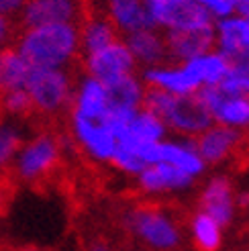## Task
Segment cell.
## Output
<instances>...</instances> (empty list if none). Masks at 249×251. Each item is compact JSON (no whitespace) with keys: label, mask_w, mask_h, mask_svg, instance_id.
<instances>
[{"label":"cell","mask_w":249,"mask_h":251,"mask_svg":"<svg viewBox=\"0 0 249 251\" xmlns=\"http://www.w3.org/2000/svg\"><path fill=\"white\" fill-rule=\"evenodd\" d=\"M80 33L72 23L43 25V27L27 29L19 41L21 57L29 68L47 70L61 68L78 51Z\"/></svg>","instance_id":"1"},{"label":"cell","mask_w":249,"mask_h":251,"mask_svg":"<svg viewBox=\"0 0 249 251\" xmlns=\"http://www.w3.org/2000/svg\"><path fill=\"white\" fill-rule=\"evenodd\" d=\"M231 4L239 17H249V0H231Z\"/></svg>","instance_id":"31"},{"label":"cell","mask_w":249,"mask_h":251,"mask_svg":"<svg viewBox=\"0 0 249 251\" xmlns=\"http://www.w3.org/2000/svg\"><path fill=\"white\" fill-rule=\"evenodd\" d=\"M31 104L41 112H57L70 100V78L64 70L31 68L27 84H25Z\"/></svg>","instance_id":"3"},{"label":"cell","mask_w":249,"mask_h":251,"mask_svg":"<svg viewBox=\"0 0 249 251\" xmlns=\"http://www.w3.org/2000/svg\"><path fill=\"white\" fill-rule=\"evenodd\" d=\"M31 68L21 57L17 49H2L0 51V92H10L25 88Z\"/></svg>","instance_id":"21"},{"label":"cell","mask_w":249,"mask_h":251,"mask_svg":"<svg viewBox=\"0 0 249 251\" xmlns=\"http://www.w3.org/2000/svg\"><path fill=\"white\" fill-rule=\"evenodd\" d=\"M215 43H217L215 23L204 25V27H194V29L168 31V37H166L168 55H174L176 59H182V61L210 53Z\"/></svg>","instance_id":"8"},{"label":"cell","mask_w":249,"mask_h":251,"mask_svg":"<svg viewBox=\"0 0 249 251\" xmlns=\"http://www.w3.org/2000/svg\"><path fill=\"white\" fill-rule=\"evenodd\" d=\"M10 35V25H8V19L4 15H0V45H2Z\"/></svg>","instance_id":"32"},{"label":"cell","mask_w":249,"mask_h":251,"mask_svg":"<svg viewBox=\"0 0 249 251\" xmlns=\"http://www.w3.org/2000/svg\"><path fill=\"white\" fill-rule=\"evenodd\" d=\"M145 6L155 27H166L168 31L213 25V17L196 0H145Z\"/></svg>","instance_id":"4"},{"label":"cell","mask_w":249,"mask_h":251,"mask_svg":"<svg viewBox=\"0 0 249 251\" xmlns=\"http://www.w3.org/2000/svg\"><path fill=\"white\" fill-rule=\"evenodd\" d=\"M23 12V25L27 29L43 27V25L72 23L78 17V0H27Z\"/></svg>","instance_id":"9"},{"label":"cell","mask_w":249,"mask_h":251,"mask_svg":"<svg viewBox=\"0 0 249 251\" xmlns=\"http://www.w3.org/2000/svg\"><path fill=\"white\" fill-rule=\"evenodd\" d=\"M247 19H249V17H247Z\"/></svg>","instance_id":"37"},{"label":"cell","mask_w":249,"mask_h":251,"mask_svg":"<svg viewBox=\"0 0 249 251\" xmlns=\"http://www.w3.org/2000/svg\"><path fill=\"white\" fill-rule=\"evenodd\" d=\"M74 133H76L80 145L94 159L110 161L117 147V139L100 121L86 119L78 112H74Z\"/></svg>","instance_id":"10"},{"label":"cell","mask_w":249,"mask_h":251,"mask_svg":"<svg viewBox=\"0 0 249 251\" xmlns=\"http://www.w3.org/2000/svg\"><path fill=\"white\" fill-rule=\"evenodd\" d=\"M108 108V100H106V88L94 78H86L80 86V92L76 96V108L74 112L92 119V121H100L104 117V112Z\"/></svg>","instance_id":"17"},{"label":"cell","mask_w":249,"mask_h":251,"mask_svg":"<svg viewBox=\"0 0 249 251\" xmlns=\"http://www.w3.org/2000/svg\"><path fill=\"white\" fill-rule=\"evenodd\" d=\"M161 161L172 164L184 170L190 176H200L206 168L202 157L198 155L194 141H182V143H164L161 141Z\"/></svg>","instance_id":"20"},{"label":"cell","mask_w":249,"mask_h":251,"mask_svg":"<svg viewBox=\"0 0 249 251\" xmlns=\"http://www.w3.org/2000/svg\"><path fill=\"white\" fill-rule=\"evenodd\" d=\"M27 0H0V15H12V12H17L25 6Z\"/></svg>","instance_id":"30"},{"label":"cell","mask_w":249,"mask_h":251,"mask_svg":"<svg viewBox=\"0 0 249 251\" xmlns=\"http://www.w3.org/2000/svg\"><path fill=\"white\" fill-rule=\"evenodd\" d=\"M104 88H106L108 108H129V110H139L141 108L143 88L133 74H127V76L110 82Z\"/></svg>","instance_id":"19"},{"label":"cell","mask_w":249,"mask_h":251,"mask_svg":"<svg viewBox=\"0 0 249 251\" xmlns=\"http://www.w3.org/2000/svg\"><path fill=\"white\" fill-rule=\"evenodd\" d=\"M88 251H113V247H110L104 239H96V241H92V243H90Z\"/></svg>","instance_id":"33"},{"label":"cell","mask_w":249,"mask_h":251,"mask_svg":"<svg viewBox=\"0 0 249 251\" xmlns=\"http://www.w3.org/2000/svg\"><path fill=\"white\" fill-rule=\"evenodd\" d=\"M127 227L145 245L157 251H172L180 243V231L176 223L157 208H135L127 215Z\"/></svg>","instance_id":"2"},{"label":"cell","mask_w":249,"mask_h":251,"mask_svg":"<svg viewBox=\"0 0 249 251\" xmlns=\"http://www.w3.org/2000/svg\"><path fill=\"white\" fill-rule=\"evenodd\" d=\"M21 147L19 129L12 125H0V168L8 166V161L17 155Z\"/></svg>","instance_id":"26"},{"label":"cell","mask_w":249,"mask_h":251,"mask_svg":"<svg viewBox=\"0 0 249 251\" xmlns=\"http://www.w3.org/2000/svg\"><path fill=\"white\" fill-rule=\"evenodd\" d=\"M184 68L192 74V78L200 86H208V84H219L225 80L231 64L221 53H204L194 59H188Z\"/></svg>","instance_id":"18"},{"label":"cell","mask_w":249,"mask_h":251,"mask_svg":"<svg viewBox=\"0 0 249 251\" xmlns=\"http://www.w3.org/2000/svg\"><path fill=\"white\" fill-rule=\"evenodd\" d=\"M137 178H139L141 190H145L149 194L184 190V188H190L194 182V176L186 174L184 170L172 166V164H166V161H157V164L147 166Z\"/></svg>","instance_id":"12"},{"label":"cell","mask_w":249,"mask_h":251,"mask_svg":"<svg viewBox=\"0 0 249 251\" xmlns=\"http://www.w3.org/2000/svg\"><path fill=\"white\" fill-rule=\"evenodd\" d=\"M200 206L221 227L231 225L235 217V196H233V186L225 176H217L204 186L200 196Z\"/></svg>","instance_id":"11"},{"label":"cell","mask_w":249,"mask_h":251,"mask_svg":"<svg viewBox=\"0 0 249 251\" xmlns=\"http://www.w3.org/2000/svg\"><path fill=\"white\" fill-rule=\"evenodd\" d=\"M210 17L213 19H227V17H233V4L231 0H196Z\"/></svg>","instance_id":"29"},{"label":"cell","mask_w":249,"mask_h":251,"mask_svg":"<svg viewBox=\"0 0 249 251\" xmlns=\"http://www.w3.org/2000/svg\"><path fill=\"white\" fill-rule=\"evenodd\" d=\"M124 43L131 49L135 61H141L145 66H157L168 57L166 39H161L155 33V29L127 33V41Z\"/></svg>","instance_id":"15"},{"label":"cell","mask_w":249,"mask_h":251,"mask_svg":"<svg viewBox=\"0 0 249 251\" xmlns=\"http://www.w3.org/2000/svg\"><path fill=\"white\" fill-rule=\"evenodd\" d=\"M192 239L198 251H219L223 243V227L204 210L196 212L190 223Z\"/></svg>","instance_id":"22"},{"label":"cell","mask_w":249,"mask_h":251,"mask_svg":"<svg viewBox=\"0 0 249 251\" xmlns=\"http://www.w3.org/2000/svg\"><path fill=\"white\" fill-rule=\"evenodd\" d=\"M110 19L124 33L155 29V23L145 6V0H108Z\"/></svg>","instance_id":"14"},{"label":"cell","mask_w":249,"mask_h":251,"mask_svg":"<svg viewBox=\"0 0 249 251\" xmlns=\"http://www.w3.org/2000/svg\"><path fill=\"white\" fill-rule=\"evenodd\" d=\"M235 204H239V206H249V194H239L237 198H235Z\"/></svg>","instance_id":"34"},{"label":"cell","mask_w":249,"mask_h":251,"mask_svg":"<svg viewBox=\"0 0 249 251\" xmlns=\"http://www.w3.org/2000/svg\"><path fill=\"white\" fill-rule=\"evenodd\" d=\"M245 92H247V96H249V80H247V88H245Z\"/></svg>","instance_id":"35"},{"label":"cell","mask_w":249,"mask_h":251,"mask_svg":"<svg viewBox=\"0 0 249 251\" xmlns=\"http://www.w3.org/2000/svg\"><path fill=\"white\" fill-rule=\"evenodd\" d=\"M113 41H115L113 25L102 21V19L90 21V23H86V27H82V45L86 49V55L110 45Z\"/></svg>","instance_id":"25"},{"label":"cell","mask_w":249,"mask_h":251,"mask_svg":"<svg viewBox=\"0 0 249 251\" xmlns=\"http://www.w3.org/2000/svg\"><path fill=\"white\" fill-rule=\"evenodd\" d=\"M145 80L149 86H157L161 90L176 94V96L194 94L200 88V84L192 78V74L186 68H174V70L151 68L145 72Z\"/></svg>","instance_id":"16"},{"label":"cell","mask_w":249,"mask_h":251,"mask_svg":"<svg viewBox=\"0 0 249 251\" xmlns=\"http://www.w3.org/2000/svg\"><path fill=\"white\" fill-rule=\"evenodd\" d=\"M213 121H217L219 125H225V127H247L249 125V96L241 94V96H233L229 100H225L221 106H217L213 110Z\"/></svg>","instance_id":"23"},{"label":"cell","mask_w":249,"mask_h":251,"mask_svg":"<svg viewBox=\"0 0 249 251\" xmlns=\"http://www.w3.org/2000/svg\"><path fill=\"white\" fill-rule=\"evenodd\" d=\"M57 157V141L49 135H41L21 149V153L17 155V174L23 180H37L55 166Z\"/></svg>","instance_id":"7"},{"label":"cell","mask_w":249,"mask_h":251,"mask_svg":"<svg viewBox=\"0 0 249 251\" xmlns=\"http://www.w3.org/2000/svg\"><path fill=\"white\" fill-rule=\"evenodd\" d=\"M241 135L237 129L217 125V127H208L206 131H202L200 137L194 141V145L204 164H219L233 151Z\"/></svg>","instance_id":"13"},{"label":"cell","mask_w":249,"mask_h":251,"mask_svg":"<svg viewBox=\"0 0 249 251\" xmlns=\"http://www.w3.org/2000/svg\"><path fill=\"white\" fill-rule=\"evenodd\" d=\"M23 251H37V249H23Z\"/></svg>","instance_id":"36"},{"label":"cell","mask_w":249,"mask_h":251,"mask_svg":"<svg viewBox=\"0 0 249 251\" xmlns=\"http://www.w3.org/2000/svg\"><path fill=\"white\" fill-rule=\"evenodd\" d=\"M133 68L135 57L127 43L121 41H113L110 45L86 55V70H88L90 78L98 80L104 86L127 76V74H133Z\"/></svg>","instance_id":"6"},{"label":"cell","mask_w":249,"mask_h":251,"mask_svg":"<svg viewBox=\"0 0 249 251\" xmlns=\"http://www.w3.org/2000/svg\"><path fill=\"white\" fill-rule=\"evenodd\" d=\"M2 106H4L6 112H10V115H23V112H29L33 108L31 98H29L25 88L2 92Z\"/></svg>","instance_id":"28"},{"label":"cell","mask_w":249,"mask_h":251,"mask_svg":"<svg viewBox=\"0 0 249 251\" xmlns=\"http://www.w3.org/2000/svg\"><path fill=\"white\" fill-rule=\"evenodd\" d=\"M110 161H113V166H117L119 170L127 172V174H135V176H139L147 168L143 161L137 157L127 145H123V143H117L115 153H113V157H110Z\"/></svg>","instance_id":"27"},{"label":"cell","mask_w":249,"mask_h":251,"mask_svg":"<svg viewBox=\"0 0 249 251\" xmlns=\"http://www.w3.org/2000/svg\"><path fill=\"white\" fill-rule=\"evenodd\" d=\"M127 135L135 137V139H141V141H161L166 135V123L157 115H153V112L139 108L131 121Z\"/></svg>","instance_id":"24"},{"label":"cell","mask_w":249,"mask_h":251,"mask_svg":"<svg viewBox=\"0 0 249 251\" xmlns=\"http://www.w3.org/2000/svg\"><path fill=\"white\" fill-rule=\"evenodd\" d=\"M161 121L166 123V127H172L186 135H198L208 127H213V115L200 102L196 92L186 96L174 94Z\"/></svg>","instance_id":"5"}]
</instances>
